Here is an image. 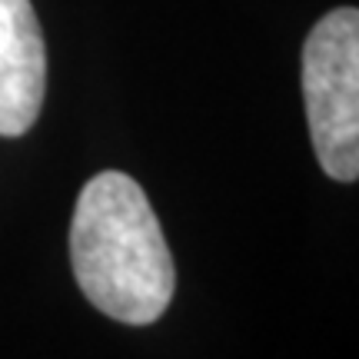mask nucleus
I'll return each mask as SVG.
<instances>
[{
  "mask_svg": "<svg viewBox=\"0 0 359 359\" xmlns=\"http://www.w3.org/2000/svg\"><path fill=\"white\" fill-rule=\"evenodd\" d=\"M77 286L110 320L147 326L167 313L177 266L143 187L120 170L97 173L80 190L70 223Z\"/></svg>",
  "mask_w": 359,
  "mask_h": 359,
  "instance_id": "1",
  "label": "nucleus"
},
{
  "mask_svg": "<svg viewBox=\"0 0 359 359\" xmlns=\"http://www.w3.org/2000/svg\"><path fill=\"white\" fill-rule=\"evenodd\" d=\"M303 100L320 167L339 183L359 177V11H330L303 43Z\"/></svg>",
  "mask_w": 359,
  "mask_h": 359,
  "instance_id": "2",
  "label": "nucleus"
},
{
  "mask_svg": "<svg viewBox=\"0 0 359 359\" xmlns=\"http://www.w3.org/2000/svg\"><path fill=\"white\" fill-rule=\"evenodd\" d=\"M47 93V43L30 0H0V137L37 123Z\"/></svg>",
  "mask_w": 359,
  "mask_h": 359,
  "instance_id": "3",
  "label": "nucleus"
}]
</instances>
